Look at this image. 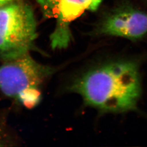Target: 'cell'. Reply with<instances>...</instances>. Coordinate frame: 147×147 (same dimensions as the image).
<instances>
[{
  "label": "cell",
  "mask_w": 147,
  "mask_h": 147,
  "mask_svg": "<svg viewBox=\"0 0 147 147\" xmlns=\"http://www.w3.org/2000/svg\"><path fill=\"white\" fill-rule=\"evenodd\" d=\"M69 89L81 95L86 105L102 112L135 110L142 91L139 68L130 61L105 63L75 78Z\"/></svg>",
  "instance_id": "obj_1"
},
{
  "label": "cell",
  "mask_w": 147,
  "mask_h": 147,
  "mask_svg": "<svg viewBox=\"0 0 147 147\" xmlns=\"http://www.w3.org/2000/svg\"><path fill=\"white\" fill-rule=\"evenodd\" d=\"M55 69L39 63L27 53L0 65V91L27 108L39 102V88Z\"/></svg>",
  "instance_id": "obj_2"
},
{
  "label": "cell",
  "mask_w": 147,
  "mask_h": 147,
  "mask_svg": "<svg viewBox=\"0 0 147 147\" xmlns=\"http://www.w3.org/2000/svg\"><path fill=\"white\" fill-rule=\"evenodd\" d=\"M37 22L28 5L14 2L0 7V58L19 57L34 48Z\"/></svg>",
  "instance_id": "obj_3"
},
{
  "label": "cell",
  "mask_w": 147,
  "mask_h": 147,
  "mask_svg": "<svg viewBox=\"0 0 147 147\" xmlns=\"http://www.w3.org/2000/svg\"><path fill=\"white\" fill-rule=\"evenodd\" d=\"M104 0H36L44 16L56 19L50 36L51 47L63 49L72 39L70 25L85 11H96Z\"/></svg>",
  "instance_id": "obj_4"
},
{
  "label": "cell",
  "mask_w": 147,
  "mask_h": 147,
  "mask_svg": "<svg viewBox=\"0 0 147 147\" xmlns=\"http://www.w3.org/2000/svg\"><path fill=\"white\" fill-rule=\"evenodd\" d=\"M95 33L138 40L147 34V13L129 6L118 8L100 21Z\"/></svg>",
  "instance_id": "obj_5"
},
{
  "label": "cell",
  "mask_w": 147,
  "mask_h": 147,
  "mask_svg": "<svg viewBox=\"0 0 147 147\" xmlns=\"http://www.w3.org/2000/svg\"><path fill=\"white\" fill-rule=\"evenodd\" d=\"M10 138L3 123L0 121V147L9 146Z\"/></svg>",
  "instance_id": "obj_6"
},
{
  "label": "cell",
  "mask_w": 147,
  "mask_h": 147,
  "mask_svg": "<svg viewBox=\"0 0 147 147\" xmlns=\"http://www.w3.org/2000/svg\"><path fill=\"white\" fill-rule=\"evenodd\" d=\"M16 0H0V7L14 2Z\"/></svg>",
  "instance_id": "obj_7"
}]
</instances>
